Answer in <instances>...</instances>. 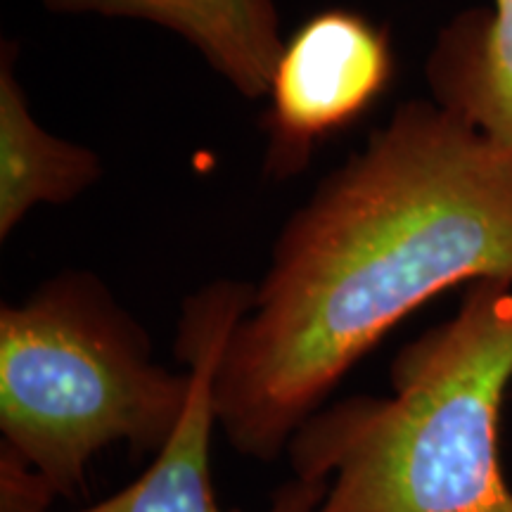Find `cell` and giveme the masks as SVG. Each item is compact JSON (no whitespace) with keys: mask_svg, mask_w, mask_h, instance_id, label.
I'll return each instance as SVG.
<instances>
[{"mask_svg":"<svg viewBox=\"0 0 512 512\" xmlns=\"http://www.w3.org/2000/svg\"><path fill=\"white\" fill-rule=\"evenodd\" d=\"M477 280L512 283V155L451 107L406 102L287 223L216 370V425L275 460L399 320Z\"/></svg>","mask_w":512,"mask_h":512,"instance_id":"6da1fadb","label":"cell"},{"mask_svg":"<svg viewBox=\"0 0 512 512\" xmlns=\"http://www.w3.org/2000/svg\"><path fill=\"white\" fill-rule=\"evenodd\" d=\"M510 382L512 283L477 280L399 351L392 396L337 401L294 432V477L328 482L316 512H512L498 460Z\"/></svg>","mask_w":512,"mask_h":512,"instance_id":"7a4b0ae2","label":"cell"},{"mask_svg":"<svg viewBox=\"0 0 512 512\" xmlns=\"http://www.w3.org/2000/svg\"><path fill=\"white\" fill-rule=\"evenodd\" d=\"M190 392V370L157 366L145 330L93 275H57L0 309V451L53 501L79 496L88 465L114 444L157 456Z\"/></svg>","mask_w":512,"mask_h":512,"instance_id":"3957f363","label":"cell"},{"mask_svg":"<svg viewBox=\"0 0 512 512\" xmlns=\"http://www.w3.org/2000/svg\"><path fill=\"white\" fill-rule=\"evenodd\" d=\"M254 302V287L216 280L185 299L176 351L192 375L190 403L174 437L136 482L76 512H226L214 498L209 470L216 425L214 377L228 339ZM328 494L323 479H287L266 512H316ZM53 498L10 453L0 451V512H50Z\"/></svg>","mask_w":512,"mask_h":512,"instance_id":"277c9868","label":"cell"},{"mask_svg":"<svg viewBox=\"0 0 512 512\" xmlns=\"http://www.w3.org/2000/svg\"><path fill=\"white\" fill-rule=\"evenodd\" d=\"M394 74L387 31L349 10L311 17L285 43L271 81L268 169L302 171L313 147L354 124L380 98Z\"/></svg>","mask_w":512,"mask_h":512,"instance_id":"5b68a950","label":"cell"},{"mask_svg":"<svg viewBox=\"0 0 512 512\" xmlns=\"http://www.w3.org/2000/svg\"><path fill=\"white\" fill-rule=\"evenodd\" d=\"M53 12L136 17L176 31L247 98L271 93L285 43L273 0H43Z\"/></svg>","mask_w":512,"mask_h":512,"instance_id":"8992f818","label":"cell"},{"mask_svg":"<svg viewBox=\"0 0 512 512\" xmlns=\"http://www.w3.org/2000/svg\"><path fill=\"white\" fill-rule=\"evenodd\" d=\"M5 50L0 69V238L38 204H64L100 176V159L88 147L48 133L29 110Z\"/></svg>","mask_w":512,"mask_h":512,"instance_id":"52a82bcc","label":"cell"},{"mask_svg":"<svg viewBox=\"0 0 512 512\" xmlns=\"http://www.w3.org/2000/svg\"><path fill=\"white\" fill-rule=\"evenodd\" d=\"M430 79L437 102L512 155V0L456 19L434 50Z\"/></svg>","mask_w":512,"mask_h":512,"instance_id":"ba28073f","label":"cell"}]
</instances>
